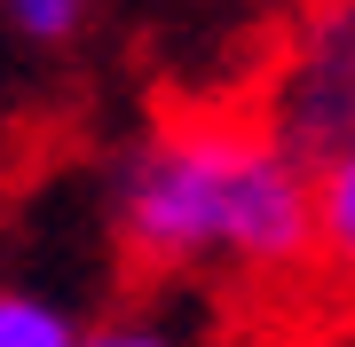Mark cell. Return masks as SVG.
Segmentation results:
<instances>
[{
  "instance_id": "1",
  "label": "cell",
  "mask_w": 355,
  "mask_h": 347,
  "mask_svg": "<svg viewBox=\"0 0 355 347\" xmlns=\"http://www.w3.org/2000/svg\"><path fill=\"white\" fill-rule=\"evenodd\" d=\"M119 244L150 276L205 260L300 269L316 253V174L284 158L268 127L166 118L119 166Z\"/></svg>"
},
{
  "instance_id": "2",
  "label": "cell",
  "mask_w": 355,
  "mask_h": 347,
  "mask_svg": "<svg viewBox=\"0 0 355 347\" xmlns=\"http://www.w3.org/2000/svg\"><path fill=\"white\" fill-rule=\"evenodd\" d=\"M268 142L308 174L355 142V0H308L277 87H268Z\"/></svg>"
},
{
  "instance_id": "3",
  "label": "cell",
  "mask_w": 355,
  "mask_h": 347,
  "mask_svg": "<svg viewBox=\"0 0 355 347\" xmlns=\"http://www.w3.org/2000/svg\"><path fill=\"white\" fill-rule=\"evenodd\" d=\"M316 253L355 276V142L331 166H316Z\"/></svg>"
},
{
  "instance_id": "4",
  "label": "cell",
  "mask_w": 355,
  "mask_h": 347,
  "mask_svg": "<svg viewBox=\"0 0 355 347\" xmlns=\"http://www.w3.org/2000/svg\"><path fill=\"white\" fill-rule=\"evenodd\" d=\"M79 339H87V332H79L48 292L0 284V347H79Z\"/></svg>"
},
{
  "instance_id": "5",
  "label": "cell",
  "mask_w": 355,
  "mask_h": 347,
  "mask_svg": "<svg viewBox=\"0 0 355 347\" xmlns=\"http://www.w3.org/2000/svg\"><path fill=\"white\" fill-rule=\"evenodd\" d=\"M8 32H24L32 48H64V39L87 24V0H0Z\"/></svg>"
},
{
  "instance_id": "6",
  "label": "cell",
  "mask_w": 355,
  "mask_h": 347,
  "mask_svg": "<svg viewBox=\"0 0 355 347\" xmlns=\"http://www.w3.org/2000/svg\"><path fill=\"white\" fill-rule=\"evenodd\" d=\"M79 347H174V339L150 332V323H103V332H87Z\"/></svg>"
}]
</instances>
